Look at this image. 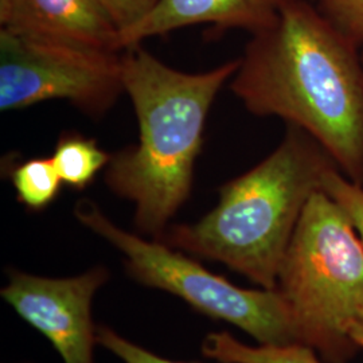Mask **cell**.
Listing matches in <instances>:
<instances>
[{"instance_id":"7","label":"cell","mask_w":363,"mask_h":363,"mask_svg":"<svg viewBox=\"0 0 363 363\" xmlns=\"http://www.w3.org/2000/svg\"><path fill=\"white\" fill-rule=\"evenodd\" d=\"M108 279L109 272L101 265L62 279L11 269L1 296L52 342L64 363H94L97 327L91 318V303Z\"/></svg>"},{"instance_id":"6","label":"cell","mask_w":363,"mask_h":363,"mask_svg":"<svg viewBox=\"0 0 363 363\" xmlns=\"http://www.w3.org/2000/svg\"><path fill=\"white\" fill-rule=\"evenodd\" d=\"M124 93L123 55L88 45L0 28V111L65 100L104 116Z\"/></svg>"},{"instance_id":"16","label":"cell","mask_w":363,"mask_h":363,"mask_svg":"<svg viewBox=\"0 0 363 363\" xmlns=\"http://www.w3.org/2000/svg\"><path fill=\"white\" fill-rule=\"evenodd\" d=\"M121 31L140 22L159 0H97Z\"/></svg>"},{"instance_id":"12","label":"cell","mask_w":363,"mask_h":363,"mask_svg":"<svg viewBox=\"0 0 363 363\" xmlns=\"http://www.w3.org/2000/svg\"><path fill=\"white\" fill-rule=\"evenodd\" d=\"M11 182L18 201L34 211L48 208L64 184L52 157H34L15 166Z\"/></svg>"},{"instance_id":"14","label":"cell","mask_w":363,"mask_h":363,"mask_svg":"<svg viewBox=\"0 0 363 363\" xmlns=\"http://www.w3.org/2000/svg\"><path fill=\"white\" fill-rule=\"evenodd\" d=\"M322 190L345 210L363 244V186L333 169L325 174Z\"/></svg>"},{"instance_id":"15","label":"cell","mask_w":363,"mask_h":363,"mask_svg":"<svg viewBox=\"0 0 363 363\" xmlns=\"http://www.w3.org/2000/svg\"><path fill=\"white\" fill-rule=\"evenodd\" d=\"M97 343L115 354L124 363H190L164 359L150 350L132 343L106 325H97Z\"/></svg>"},{"instance_id":"11","label":"cell","mask_w":363,"mask_h":363,"mask_svg":"<svg viewBox=\"0 0 363 363\" xmlns=\"http://www.w3.org/2000/svg\"><path fill=\"white\" fill-rule=\"evenodd\" d=\"M111 157L94 140L77 133L61 136L52 156L64 184L76 190L89 186L97 174L106 169Z\"/></svg>"},{"instance_id":"4","label":"cell","mask_w":363,"mask_h":363,"mask_svg":"<svg viewBox=\"0 0 363 363\" xmlns=\"http://www.w3.org/2000/svg\"><path fill=\"white\" fill-rule=\"evenodd\" d=\"M276 289L298 343L327 363H349L363 319V244L350 218L323 190L312 195L281 262Z\"/></svg>"},{"instance_id":"17","label":"cell","mask_w":363,"mask_h":363,"mask_svg":"<svg viewBox=\"0 0 363 363\" xmlns=\"http://www.w3.org/2000/svg\"><path fill=\"white\" fill-rule=\"evenodd\" d=\"M351 337L354 339V342L358 345V347L363 349V319L352 328Z\"/></svg>"},{"instance_id":"18","label":"cell","mask_w":363,"mask_h":363,"mask_svg":"<svg viewBox=\"0 0 363 363\" xmlns=\"http://www.w3.org/2000/svg\"><path fill=\"white\" fill-rule=\"evenodd\" d=\"M361 52H362V61H363V49L361 50Z\"/></svg>"},{"instance_id":"3","label":"cell","mask_w":363,"mask_h":363,"mask_svg":"<svg viewBox=\"0 0 363 363\" xmlns=\"http://www.w3.org/2000/svg\"><path fill=\"white\" fill-rule=\"evenodd\" d=\"M333 169L337 163L310 133L286 125L269 155L220 187L216 208L194 223L169 226L159 241L274 289L301 214Z\"/></svg>"},{"instance_id":"10","label":"cell","mask_w":363,"mask_h":363,"mask_svg":"<svg viewBox=\"0 0 363 363\" xmlns=\"http://www.w3.org/2000/svg\"><path fill=\"white\" fill-rule=\"evenodd\" d=\"M202 351L205 357L220 363H323L316 358V351L301 343L247 346L229 333L208 334Z\"/></svg>"},{"instance_id":"5","label":"cell","mask_w":363,"mask_h":363,"mask_svg":"<svg viewBox=\"0 0 363 363\" xmlns=\"http://www.w3.org/2000/svg\"><path fill=\"white\" fill-rule=\"evenodd\" d=\"M74 216L81 225L116 247L125 259L127 272L138 283L169 292L196 311L241 328L259 345L298 343L292 316L276 288L234 286L184 252L121 229L89 199L78 201Z\"/></svg>"},{"instance_id":"9","label":"cell","mask_w":363,"mask_h":363,"mask_svg":"<svg viewBox=\"0 0 363 363\" xmlns=\"http://www.w3.org/2000/svg\"><path fill=\"white\" fill-rule=\"evenodd\" d=\"M295 0H159L140 22L120 33L121 49L194 25L244 30L250 35L272 26Z\"/></svg>"},{"instance_id":"2","label":"cell","mask_w":363,"mask_h":363,"mask_svg":"<svg viewBox=\"0 0 363 363\" xmlns=\"http://www.w3.org/2000/svg\"><path fill=\"white\" fill-rule=\"evenodd\" d=\"M124 93L139 124V142L111 157L105 183L135 206L139 234L162 240L189 199L210 108L230 82L240 58L187 73L162 62L142 45L123 50Z\"/></svg>"},{"instance_id":"8","label":"cell","mask_w":363,"mask_h":363,"mask_svg":"<svg viewBox=\"0 0 363 363\" xmlns=\"http://www.w3.org/2000/svg\"><path fill=\"white\" fill-rule=\"evenodd\" d=\"M0 25L19 34L123 52L120 30L97 0H0Z\"/></svg>"},{"instance_id":"1","label":"cell","mask_w":363,"mask_h":363,"mask_svg":"<svg viewBox=\"0 0 363 363\" xmlns=\"http://www.w3.org/2000/svg\"><path fill=\"white\" fill-rule=\"evenodd\" d=\"M229 88L252 115L310 133L363 186L362 52L310 0L292 1L252 35Z\"/></svg>"},{"instance_id":"13","label":"cell","mask_w":363,"mask_h":363,"mask_svg":"<svg viewBox=\"0 0 363 363\" xmlns=\"http://www.w3.org/2000/svg\"><path fill=\"white\" fill-rule=\"evenodd\" d=\"M325 21L363 49V0H310Z\"/></svg>"}]
</instances>
